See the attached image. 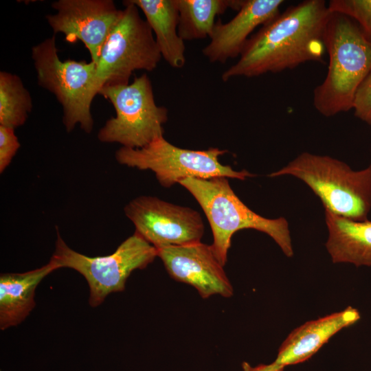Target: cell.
I'll use <instances>...</instances> for the list:
<instances>
[{
  "label": "cell",
  "mask_w": 371,
  "mask_h": 371,
  "mask_svg": "<svg viewBox=\"0 0 371 371\" xmlns=\"http://www.w3.org/2000/svg\"><path fill=\"white\" fill-rule=\"evenodd\" d=\"M20 148L19 141L14 129L0 126V172L2 173L10 165Z\"/></svg>",
  "instance_id": "22"
},
{
  "label": "cell",
  "mask_w": 371,
  "mask_h": 371,
  "mask_svg": "<svg viewBox=\"0 0 371 371\" xmlns=\"http://www.w3.org/2000/svg\"><path fill=\"white\" fill-rule=\"evenodd\" d=\"M99 94L111 102L116 113L100 129V142L140 148L164 136L168 109L156 104L151 81L146 74L127 85H104Z\"/></svg>",
  "instance_id": "7"
},
{
  "label": "cell",
  "mask_w": 371,
  "mask_h": 371,
  "mask_svg": "<svg viewBox=\"0 0 371 371\" xmlns=\"http://www.w3.org/2000/svg\"><path fill=\"white\" fill-rule=\"evenodd\" d=\"M168 274L175 280L194 287L203 298L214 295L229 297L233 287L223 265L216 257L211 245L199 242L158 249Z\"/></svg>",
  "instance_id": "12"
},
{
  "label": "cell",
  "mask_w": 371,
  "mask_h": 371,
  "mask_svg": "<svg viewBox=\"0 0 371 371\" xmlns=\"http://www.w3.org/2000/svg\"><path fill=\"white\" fill-rule=\"evenodd\" d=\"M330 14L323 0H306L289 8L249 37L238 60L222 74V80L321 61L326 52L324 36Z\"/></svg>",
  "instance_id": "1"
},
{
  "label": "cell",
  "mask_w": 371,
  "mask_h": 371,
  "mask_svg": "<svg viewBox=\"0 0 371 371\" xmlns=\"http://www.w3.org/2000/svg\"><path fill=\"white\" fill-rule=\"evenodd\" d=\"M179 12L178 33L185 41L210 37L215 19L229 8L238 11L243 0H175Z\"/></svg>",
  "instance_id": "18"
},
{
  "label": "cell",
  "mask_w": 371,
  "mask_h": 371,
  "mask_svg": "<svg viewBox=\"0 0 371 371\" xmlns=\"http://www.w3.org/2000/svg\"><path fill=\"white\" fill-rule=\"evenodd\" d=\"M331 12L350 18L371 41V0H331L328 3Z\"/></svg>",
  "instance_id": "20"
},
{
  "label": "cell",
  "mask_w": 371,
  "mask_h": 371,
  "mask_svg": "<svg viewBox=\"0 0 371 371\" xmlns=\"http://www.w3.org/2000/svg\"><path fill=\"white\" fill-rule=\"evenodd\" d=\"M58 269L51 260L41 267L0 276V328L21 323L36 306L35 291L41 280Z\"/></svg>",
  "instance_id": "16"
},
{
  "label": "cell",
  "mask_w": 371,
  "mask_h": 371,
  "mask_svg": "<svg viewBox=\"0 0 371 371\" xmlns=\"http://www.w3.org/2000/svg\"><path fill=\"white\" fill-rule=\"evenodd\" d=\"M282 175L304 181L320 199L324 209L355 221L368 220L371 210V165L353 170L339 159L305 152L268 176Z\"/></svg>",
  "instance_id": "4"
},
{
  "label": "cell",
  "mask_w": 371,
  "mask_h": 371,
  "mask_svg": "<svg viewBox=\"0 0 371 371\" xmlns=\"http://www.w3.org/2000/svg\"><path fill=\"white\" fill-rule=\"evenodd\" d=\"M360 317L357 309L348 306L340 312L301 325L282 344L274 361L285 367L308 359L331 337L342 328L355 324Z\"/></svg>",
  "instance_id": "14"
},
{
  "label": "cell",
  "mask_w": 371,
  "mask_h": 371,
  "mask_svg": "<svg viewBox=\"0 0 371 371\" xmlns=\"http://www.w3.org/2000/svg\"><path fill=\"white\" fill-rule=\"evenodd\" d=\"M282 0H245L236 16L227 23L216 21L210 42L202 49L212 63H225L240 56L251 33L279 14Z\"/></svg>",
  "instance_id": "13"
},
{
  "label": "cell",
  "mask_w": 371,
  "mask_h": 371,
  "mask_svg": "<svg viewBox=\"0 0 371 371\" xmlns=\"http://www.w3.org/2000/svg\"><path fill=\"white\" fill-rule=\"evenodd\" d=\"M38 85L52 93L63 108V123L68 133L77 124L87 133L93 127L91 106L101 88L97 65L93 62L58 56L56 37L46 38L32 48Z\"/></svg>",
  "instance_id": "5"
},
{
  "label": "cell",
  "mask_w": 371,
  "mask_h": 371,
  "mask_svg": "<svg viewBox=\"0 0 371 371\" xmlns=\"http://www.w3.org/2000/svg\"><path fill=\"white\" fill-rule=\"evenodd\" d=\"M179 183L192 194L203 209L213 234L212 248L222 265L227 262L232 236L243 229H254L267 234L287 257L293 256L286 218H267L250 210L234 193L227 177L187 178Z\"/></svg>",
  "instance_id": "3"
},
{
  "label": "cell",
  "mask_w": 371,
  "mask_h": 371,
  "mask_svg": "<svg viewBox=\"0 0 371 371\" xmlns=\"http://www.w3.org/2000/svg\"><path fill=\"white\" fill-rule=\"evenodd\" d=\"M226 153L217 148L205 150L181 148L162 136L140 148L122 146L116 151L115 159L128 167L153 171L159 183L166 188L187 178L225 177L245 180L254 176L245 170L236 171L223 165L218 158Z\"/></svg>",
  "instance_id": "8"
},
{
  "label": "cell",
  "mask_w": 371,
  "mask_h": 371,
  "mask_svg": "<svg viewBox=\"0 0 371 371\" xmlns=\"http://www.w3.org/2000/svg\"><path fill=\"white\" fill-rule=\"evenodd\" d=\"M157 256V249L136 232L113 254L90 257L71 249L56 229L55 250L50 260L58 269L70 268L80 273L89 287V303L97 307L110 293L123 291L131 273L146 268Z\"/></svg>",
  "instance_id": "6"
},
{
  "label": "cell",
  "mask_w": 371,
  "mask_h": 371,
  "mask_svg": "<svg viewBox=\"0 0 371 371\" xmlns=\"http://www.w3.org/2000/svg\"><path fill=\"white\" fill-rule=\"evenodd\" d=\"M32 109V97L19 76L0 72V126L15 128L26 122Z\"/></svg>",
  "instance_id": "19"
},
{
  "label": "cell",
  "mask_w": 371,
  "mask_h": 371,
  "mask_svg": "<svg viewBox=\"0 0 371 371\" xmlns=\"http://www.w3.org/2000/svg\"><path fill=\"white\" fill-rule=\"evenodd\" d=\"M324 43L329 64L325 79L314 90L313 104L330 117L352 109L355 92L371 71V41L350 18L331 12Z\"/></svg>",
  "instance_id": "2"
},
{
  "label": "cell",
  "mask_w": 371,
  "mask_h": 371,
  "mask_svg": "<svg viewBox=\"0 0 371 371\" xmlns=\"http://www.w3.org/2000/svg\"><path fill=\"white\" fill-rule=\"evenodd\" d=\"M324 210L328 232L326 247L332 261L371 267V221H355Z\"/></svg>",
  "instance_id": "15"
},
{
  "label": "cell",
  "mask_w": 371,
  "mask_h": 371,
  "mask_svg": "<svg viewBox=\"0 0 371 371\" xmlns=\"http://www.w3.org/2000/svg\"><path fill=\"white\" fill-rule=\"evenodd\" d=\"M56 11L46 19L54 34L63 33L70 43L80 41L96 65L102 49L122 10L112 0H58L52 3Z\"/></svg>",
  "instance_id": "11"
},
{
  "label": "cell",
  "mask_w": 371,
  "mask_h": 371,
  "mask_svg": "<svg viewBox=\"0 0 371 371\" xmlns=\"http://www.w3.org/2000/svg\"><path fill=\"white\" fill-rule=\"evenodd\" d=\"M144 13L161 57L172 68L186 65V47L178 33L179 12L175 0H131Z\"/></svg>",
  "instance_id": "17"
},
{
  "label": "cell",
  "mask_w": 371,
  "mask_h": 371,
  "mask_svg": "<svg viewBox=\"0 0 371 371\" xmlns=\"http://www.w3.org/2000/svg\"><path fill=\"white\" fill-rule=\"evenodd\" d=\"M352 109L356 117L371 125V71L358 87Z\"/></svg>",
  "instance_id": "21"
},
{
  "label": "cell",
  "mask_w": 371,
  "mask_h": 371,
  "mask_svg": "<svg viewBox=\"0 0 371 371\" xmlns=\"http://www.w3.org/2000/svg\"><path fill=\"white\" fill-rule=\"evenodd\" d=\"M242 367L243 371H283L284 368L275 361L270 364H260L256 367H251L248 363L243 362Z\"/></svg>",
  "instance_id": "23"
},
{
  "label": "cell",
  "mask_w": 371,
  "mask_h": 371,
  "mask_svg": "<svg viewBox=\"0 0 371 371\" xmlns=\"http://www.w3.org/2000/svg\"><path fill=\"white\" fill-rule=\"evenodd\" d=\"M109 36L97 63L100 88L104 85H127L136 70L153 71L161 57L153 32L139 8L131 0Z\"/></svg>",
  "instance_id": "9"
},
{
  "label": "cell",
  "mask_w": 371,
  "mask_h": 371,
  "mask_svg": "<svg viewBox=\"0 0 371 371\" xmlns=\"http://www.w3.org/2000/svg\"><path fill=\"white\" fill-rule=\"evenodd\" d=\"M124 210L135 232L157 249L199 243L204 234L198 212L155 196H138Z\"/></svg>",
  "instance_id": "10"
}]
</instances>
